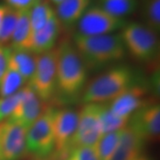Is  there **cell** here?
I'll list each match as a JSON object with an SVG mask.
<instances>
[{
	"label": "cell",
	"instance_id": "cell-1",
	"mask_svg": "<svg viewBox=\"0 0 160 160\" xmlns=\"http://www.w3.org/2000/svg\"><path fill=\"white\" fill-rule=\"evenodd\" d=\"M73 45L86 68H101L118 62L126 56V49L120 34L84 36L76 33Z\"/></svg>",
	"mask_w": 160,
	"mask_h": 160
},
{
	"label": "cell",
	"instance_id": "cell-2",
	"mask_svg": "<svg viewBox=\"0 0 160 160\" xmlns=\"http://www.w3.org/2000/svg\"><path fill=\"white\" fill-rule=\"evenodd\" d=\"M136 75L127 66H117L91 81L82 92V102L102 103L111 102L121 93L137 85Z\"/></svg>",
	"mask_w": 160,
	"mask_h": 160
},
{
	"label": "cell",
	"instance_id": "cell-3",
	"mask_svg": "<svg viewBox=\"0 0 160 160\" xmlns=\"http://www.w3.org/2000/svg\"><path fill=\"white\" fill-rule=\"evenodd\" d=\"M57 52V90L66 98L81 93L86 86L87 68L76 47L69 41H63Z\"/></svg>",
	"mask_w": 160,
	"mask_h": 160
},
{
	"label": "cell",
	"instance_id": "cell-4",
	"mask_svg": "<svg viewBox=\"0 0 160 160\" xmlns=\"http://www.w3.org/2000/svg\"><path fill=\"white\" fill-rule=\"evenodd\" d=\"M126 51L142 62H149L159 53L158 35L146 25L139 22L127 23L119 33Z\"/></svg>",
	"mask_w": 160,
	"mask_h": 160
},
{
	"label": "cell",
	"instance_id": "cell-5",
	"mask_svg": "<svg viewBox=\"0 0 160 160\" xmlns=\"http://www.w3.org/2000/svg\"><path fill=\"white\" fill-rule=\"evenodd\" d=\"M57 52L53 48L49 52L37 55L36 69L29 82L41 102H47L57 91Z\"/></svg>",
	"mask_w": 160,
	"mask_h": 160
},
{
	"label": "cell",
	"instance_id": "cell-6",
	"mask_svg": "<svg viewBox=\"0 0 160 160\" xmlns=\"http://www.w3.org/2000/svg\"><path fill=\"white\" fill-rule=\"evenodd\" d=\"M52 108L46 109L27 129L28 154L32 155L35 158H46L54 151L55 142L52 126Z\"/></svg>",
	"mask_w": 160,
	"mask_h": 160
},
{
	"label": "cell",
	"instance_id": "cell-7",
	"mask_svg": "<svg viewBox=\"0 0 160 160\" xmlns=\"http://www.w3.org/2000/svg\"><path fill=\"white\" fill-rule=\"evenodd\" d=\"M102 104L87 103L78 112V122L74 135L68 147L71 149L80 146H94L102 135L100 113Z\"/></svg>",
	"mask_w": 160,
	"mask_h": 160
},
{
	"label": "cell",
	"instance_id": "cell-8",
	"mask_svg": "<svg viewBox=\"0 0 160 160\" xmlns=\"http://www.w3.org/2000/svg\"><path fill=\"white\" fill-rule=\"evenodd\" d=\"M78 32L84 36L113 34L126 24V19L116 17L101 6H90L78 22Z\"/></svg>",
	"mask_w": 160,
	"mask_h": 160
},
{
	"label": "cell",
	"instance_id": "cell-9",
	"mask_svg": "<svg viewBox=\"0 0 160 160\" xmlns=\"http://www.w3.org/2000/svg\"><path fill=\"white\" fill-rule=\"evenodd\" d=\"M27 129L6 120L0 123V160H22L28 155Z\"/></svg>",
	"mask_w": 160,
	"mask_h": 160
},
{
	"label": "cell",
	"instance_id": "cell-10",
	"mask_svg": "<svg viewBox=\"0 0 160 160\" xmlns=\"http://www.w3.org/2000/svg\"><path fill=\"white\" fill-rule=\"evenodd\" d=\"M127 126L147 142H157L160 133L159 104H147L130 116Z\"/></svg>",
	"mask_w": 160,
	"mask_h": 160
},
{
	"label": "cell",
	"instance_id": "cell-11",
	"mask_svg": "<svg viewBox=\"0 0 160 160\" xmlns=\"http://www.w3.org/2000/svg\"><path fill=\"white\" fill-rule=\"evenodd\" d=\"M78 122V112L74 109H53L52 126L55 142L54 151L68 157V147L76 132Z\"/></svg>",
	"mask_w": 160,
	"mask_h": 160
},
{
	"label": "cell",
	"instance_id": "cell-12",
	"mask_svg": "<svg viewBox=\"0 0 160 160\" xmlns=\"http://www.w3.org/2000/svg\"><path fill=\"white\" fill-rule=\"evenodd\" d=\"M22 100L6 120L16 123L28 129L43 112L42 102L29 85L22 87Z\"/></svg>",
	"mask_w": 160,
	"mask_h": 160
},
{
	"label": "cell",
	"instance_id": "cell-13",
	"mask_svg": "<svg viewBox=\"0 0 160 160\" xmlns=\"http://www.w3.org/2000/svg\"><path fill=\"white\" fill-rule=\"evenodd\" d=\"M61 29L62 25L55 14L44 27L31 33L26 50L35 55L51 51L57 42Z\"/></svg>",
	"mask_w": 160,
	"mask_h": 160
},
{
	"label": "cell",
	"instance_id": "cell-14",
	"mask_svg": "<svg viewBox=\"0 0 160 160\" xmlns=\"http://www.w3.org/2000/svg\"><path fill=\"white\" fill-rule=\"evenodd\" d=\"M146 90L142 86L135 85L109 102L108 108L115 115L122 118H130L132 113L149 104L144 98Z\"/></svg>",
	"mask_w": 160,
	"mask_h": 160
},
{
	"label": "cell",
	"instance_id": "cell-15",
	"mask_svg": "<svg viewBox=\"0 0 160 160\" xmlns=\"http://www.w3.org/2000/svg\"><path fill=\"white\" fill-rule=\"evenodd\" d=\"M146 142L128 126L123 128L113 160H134L141 157Z\"/></svg>",
	"mask_w": 160,
	"mask_h": 160
},
{
	"label": "cell",
	"instance_id": "cell-16",
	"mask_svg": "<svg viewBox=\"0 0 160 160\" xmlns=\"http://www.w3.org/2000/svg\"><path fill=\"white\" fill-rule=\"evenodd\" d=\"M92 0H64L59 4L55 14L62 26L69 28L77 24L90 7Z\"/></svg>",
	"mask_w": 160,
	"mask_h": 160
},
{
	"label": "cell",
	"instance_id": "cell-17",
	"mask_svg": "<svg viewBox=\"0 0 160 160\" xmlns=\"http://www.w3.org/2000/svg\"><path fill=\"white\" fill-rule=\"evenodd\" d=\"M37 55L24 49H12L8 67L16 70L29 84L36 69Z\"/></svg>",
	"mask_w": 160,
	"mask_h": 160
},
{
	"label": "cell",
	"instance_id": "cell-18",
	"mask_svg": "<svg viewBox=\"0 0 160 160\" xmlns=\"http://www.w3.org/2000/svg\"><path fill=\"white\" fill-rule=\"evenodd\" d=\"M30 25V9L18 10V17L14 30L10 40L12 49H24L28 45L31 36Z\"/></svg>",
	"mask_w": 160,
	"mask_h": 160
},
{
	"label": "cell",
	"instance_id": "cell-19",
	"mask_svg": "<svg viewBox=\"0 0 160 160\" xmlns=\"http://www.w3.org/2000/svg\"><path fill=\"white\" fill-rule=\"evenodd\" d=\"M122 130L123 129L107 132L101 136L94 145L99 160H113L116 150L119 144Z\"/></svg>",
	"mask_w": 160,
	"mask_h": 160
},
{
	"label": "cell",
	"instance_id": "cell-20",
	"mask_svg": "<svg viewBox=\"0 0 160 160\" xmlns=\"http://www.w3.org/2000/svg\"><path fill=\"white\" fill-rule=\"evenodd\" d=\"M27 84V81L23 78L22 75L19 74L16 70L8 67L0 82V97L12 95L20 91Z\"/></svg>",
	"mask_w": 160,
	"mask_h": 160
},
{
	"label": "cell",
	"instance_id": "cell-21",
	"mask_svg": "<svg viewBox=\"0 0 160 160\" xmlns=\"http://www.w3.org/2000/svg\"><path fill=\"white\" fill-rule=\"evenodd\" d=\"M55 15V12L46 1H40L30 8V25L34 32L44 27L52 18Z\"/></svg>",
	"mask_w": 160,
	"mask_h": 160
},
{
	"label": "cell",
	"instance_id": "cell-22",
	"mask_svg": "<svg viewBox=\"0 0 160 160\" xmlns=\"http://www.w3.org/2000/svg\"><path fill=\"white\" fill-rule=\"evenodd\" d=\"M103 10L116 17L124 18L132 14L138 6L137 0H100Z\"/></svg>",
	"mask_w": 160,
	"mask_h": 160
},
{
	"label": "cell",
	"instance_id": "cell-23",
	"mask_svg": "<svg viewBox=\"0 0 160 160\" xmlns=\"http://www.w3.org/2000/svg\"><path fill=\"white\" fill-rule=\"evenodd\" d=\"M129 118H122L112 113L107 105L102 104L100 120L102 134L111 132L119 131L127 126Z\"/></svg>",
	"mask_w": 160,
	"mask_h": 160
},
{
	"label": "cell",
	"instance_id": "cell-24",
	"mask_svg": "<svg viewBox=\"0 0 160 160\" xmlns=\"http://www.w3.org/2000/svg\"><path fill=\"white\" fill-rule=\"evenodd\" d=\"M143 12L146 26L158 33L160 30V0H145Z\"/></svg>",
	"mask_w": 160,
	"mask_h": 160
},
{
	"label": "cell",
	"instance_id": "cell-25",
	"mask_svg": "<svg viewBox=\"0 0 160 160\" xmlns=\"http://www.w3.org/2000/svg\"><path fill=\"white\" fill-rule=\"evenodd\" d=\"M17 17L18 10L8 6L6 14L0 24V46H4L6 43L11 40Z\"/></svg>",
	"mask_w": 160,
	"mask_h": 160
},
{
	"label": "cell",
	"instance_id": "cell-26",
	"mask_svg": "<svg viewBox=\"0 0 160 160\" xmlns=\"http://www.w3.org/2000/svg\"><path fill=\"white\" fill-rule=\"evenodd\" d=\"M22 89L12 95L7 97H0V123L8 119L12 111L16 108L18 103L22 100Z\"/></svg>",
	"mask_w": 160,
	"mask_h": 160
},
{
	"label": "cell",
	"instance_id": "cell-27",
	"mask_svg": "<svg viewBox=\"0 0 160 160\" xmlns=\"http://www.w3.org/2000/svg\"><path fill=\"white\" fill-rule=\"evenodd\" d=\"M67 160H99L94 146H80L71 149Z\"/></svg>",
	"mask_w": 160,
	"mask_h": 160
},
{
	"label": "cell",
	"instance_id": "cell-28",
	"mask_svg": "<svg viewBox=\"0 0 160 160\" xmlns=\"http://www.w3.org/2000/svg\"><path fill=\"white\" fill-rule=\"evenodd\" d=\"M10 54H11V47L0 46V82L8 69Z\"/></svg>",
	"mask_w": 160,
	"mask_h": 160
},
{
	"label": "cell",
	"instance_id": "cell-29",
	"mask_svg": "<svg viewBox=\"0 0 160 160\" xmlns=\"http://www.w3.org/2000/svg\"><path fill=\"white\" fill-rule=\"evenodd\" d=\"M42 0H6L7 6L15 10L30 9Z\"/></svg>",
	"mask_w": 160,
	"mask_h": 160
},
{
	"label": "cell",
	"instance_id": "cell-30",
	"mask_svg": "<svg viewBox=\"0 0 160 160\" xmlns=\"http://www.w3.org/2000/svg\"><path fill=\"white\" fill-rule=\"evenodd\" d=\"M32 160H67V157L62 154H60L56 151H53L51 155L47 156L46 158H33Z\"/></svg>",
	"mask_w": 160,
	"mask_h": 160
},
{
	"label": "cell",
	"instance_id": "cell-31",
	"mask_svg": "<svg viewBox=\"0 0 160 160\" xmlns=\"http://www.w3.org/2000/svg\"><path fill=\"white\" fill-rule=\"evenodd\" d=\"M7 8H8V6L6 5H0V24L2 22V20L6 14Z\"/></svg>",
	"mask_w": 160,
	"mask_h": 160
},
{
	"label": "cell",
	"instance_id": "cell-32",
	"mask_svg": "<svg viewBox=\"0 0 160 160\" xmlns=\"http://www.w3.org/2000/svg\"><path fill=\"white\" fill-rule=\"evenodd\" d=\"M134 160H151V159H149V158H147V157H145V156H141V157H139V158H137L136 159H134Z\"/></svg>",
	"mask_w": 160,
	"mask_h": 160
},
{
	"label": "cell",
	"instance_id": "cell-33",
	"mask_svg": "<svg viewBox=\"0 0 160 160\" xmlns=\"http://www.w3.org/2000/svg\"><path fill=\"white\" fill-rule=\"evenodd\" d=\"M51 1L53 4H55L56 6H58L59 4H61V3H62V1H64V0H51Z\"/></svg>",
	"mask_w": 160,
	"mask_h": 160
}]
</instances>
